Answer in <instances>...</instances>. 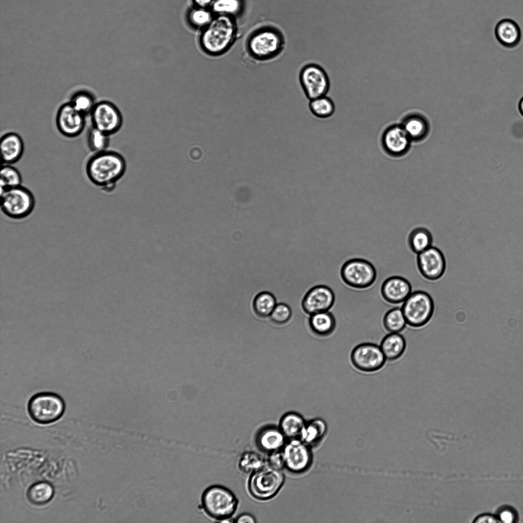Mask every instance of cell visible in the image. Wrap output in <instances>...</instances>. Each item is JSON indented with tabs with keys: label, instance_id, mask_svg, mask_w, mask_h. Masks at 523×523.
<instances>
[{
	"label": "cell",
	"instance_id": "1",
	"mask_svg": "<svg viewBox=\"0 0 523 523\" xmlns=\"http://www.w3.org/2000/svg\"><path fill=\"white\" fill-rule=\"evenodd\" d=\"M126 168V161L120 153L105 150L94 153L88 159L85 173L93 184L105 192H111L124 175Z\"/></svg>",
	"mask_w": 523,
	"mask_h": 523
},
{
	"label": "cell",
	"instance_id": "2",
	"mask_svg": "<svg viewBox=\"0 0 523 523\" xmlns=\"http://www.w3.org/2000/svg\"><path fill=\"white\" fill-rule=\"evenodd\" d=\"M235 18L215 15L210 23L200 31L198 42L206 54L218 56L226 52L237 37Z\"/></svg>",
	"mask_w": 523,
	"mask_h": 523
},
{
	"label": "cell",
	"instance_id": "3",
	"mask_svg": "<svg viewBox=\"0 0 523 523\" xmlns=\"http://www.w3.org/2000/svg\"><path fill=\"white\" fill-rule=\"evenodd\" d=\"M235 494L228 488L214 484L206 487L202 492L199 508L208 519L218 522H233L232 516L239 506Z\"/></svg>",
	"mask_w": 523,
	"mask_h": 523
},
{
	"label": "cell",
	"instance_id": "4",
	"mask_svg": "<svg viewBox=\"0 0 523 523\" xmlns=\"http://www.w3.org/2000/svg\"><path fill=\"white\" fill-rule=\"evenodd\" d=\"M285 475L282 470L266 464L249 476L247 490L251 497L259 501L275 497L283 487Z\"/></svg>",
	"mask_w": 523,
	"mask_h": 523
},
{
	"label": "cell",
	"instance_id": "5",
	"mask_svg": "<svg viewBox=\"0 0 523 523\" xmlns=\"http://www.w3.org/2000/svg\"><path fill=\"white\" fill-rule=\"evenodd\" d=\"M30 417L40 424H49L59 419L64 413L65 402L59 394L40 392L33 395L28 403Z\"/></svg>",
	"mask_w": 523,
	"mask_h": 523
},
{
	"label": "cell",
	"instance_id": "6",
	"mask_svg": "<svg viewBox=\"0 0 523 523\" xmlns=\"http://www.w3.org/2000/svg\"><path fill=\"white\" fill-rule=\"evenodd\" d=\"M0 202L2 212L14 220L27 218L32 213L35 206L33 193L21 185L1 193Z\"/></svg>",
	"mask_w": 523,
	"mask_h": 523
},
{
	"label": "cell",
	"instance_id": "7",
	"mask_svg": "<svg viewBox=\"0 0 523 523\" xmlns=\"http://www.w3.org/2000/svg\"><path fill=\"white\" fill-rule=\"evenodd\" d=\"M284 38L278 30L270 27H264L255 31L249 37L247 50L249 54L259 60L274 57L282 50Z\"/></svg>",
	"mask_w": 523,
	"mask_h": 523
},
{
	"label": "cell",
	"instance_id": "8",
	"mask_svg": "<svg viewBox=\"0 0 523 523\" xmlns=\"http://www.w3.org/2000/svg\"><path fill=\"white\" fill-rule=\"evenodd\" d=\"M340 276L347 286L358 290L371 287L377 277L374 265L369 261L361 258H353L346 261L340 269Z\"/></svg>",
	"mask_w": 523,
	"mask_h": 523
},
{
	"label": "cell",
	"instance_id": "9",
	"mask_svg": "<svg viewBox=\"0 0 523 523\" xmlns=\"http://www.w3.org/2000/svg\"><path fill=\"white\" fill-rule=\"evenodd\" d=\"M407 324L419 328L426 324L434 311V303L432 297L421 290L412 292L402 303L401 307Z\"/></svg>",
	"mask_w": 523,
	"mask_h": 523
},
{
	"label": "cell",
	"instance_id": "10",
	"mask_svg": "<svg viewBox=\"0 0 523 523\" xmlns=\"http://www.w3.org/2000/svg\"><path fill=\"white\" fill-rule=\"evenodd\" d=\"M91 126L109 136L115 134L123 124L122 114L111 102L103 100L97 102L89 114Z\"/></svg>",
	"mask_w": 523,
	"mask_h": 523
},
{
	"label": "cell",
	"instance_id": "11",
	"mask_svg": "<svg viewBox=\"0 0 523 523\" xmlns=\"http://www.w3.org/2000/svg\"><path fill=\"white\" fill-rule=\"evenodd\" d=\"M284 468L293 474L306 471L312 463L311 446L299 438L287 440L282 449Z\"/></svg>",
	"mask_w": 523,
	"mask_h": 523
},
{
	"label": "cell",
	"instance_id": "12",
	"mask_svg": "<svg viewBox=\"0 0 523 523\" xmlns=\"http://www.w3.org/2000/svg\"><path fill=\"white\" fill-rule=\"evenodd\" d=\"M386 359L379 346L372 343H363L354 347L350 353L352 365L364 372H373L381 369Z\"/></svg>",
	"mask_w": 523,
	"mask_h": 523
},
{
	"label": "cell",
	"instance_id": "13",
	"mask_svg": "<svg viewBox=\"0 0 523 523\" xmlns=\"http://www.w3.org/2000/svg\"><path fill=\"white\" fill-rule=\"evenodd\" d=\"M300 82L306 97L310 100L326 96L329 88V81L324 69L311 63L304 66L300 73Z\"/></svg>",
	"mask_w": 523,
	"mask_h": 523
},
{
	"label": "cell",
	"instance_id": "14",
	"mask_svg": "<svg viewBox=\"0 0 523 523\" xmlns=\"http://www.w3.org/2000/svg\"><path fill=\"white\" fill-rule=\"evenodd\" d=\"M55 122L61 134L68 138H74L83 131L86 124L85 116L68 102L63 104L58 108Z\"/></svg>",
	"mask_w": 523,
	"mask_h": 523
},
{
	"label": "cell",
	"instance_id": "15",
	"mask_svg": "<svg viewBox=\"0 0 523 523\" xmlns=\"http://www.w3.org/2000/svg\"><path fill=\"white\" fill-rule=\"evenodd\" d=\"M417 265L423 277L433 281L440 279L444 274L446 262L440 250L432 246L417 254Z\"/></svg>",
	"mask_w": 523,
	"mask_h": 523
},
{
	"label": "cell",
	"instance_id": "16",
	"mask_svg": "<svg viewBox=\"0 0 523 523\" xmlns=\"http://www.w3.org/2000/svg\"><path fill=\"white\" fill-rule=\"evenodd\" d=\"M411 140L400 124L387 127L381 137L382 147L390 156L400 157L410 150Z\"/></svg>",
	"mask_w": 523,
	"mask_h": 523
},
{
	"label": "cell",
	"instance_id": "17",
	"mask_svg": "<svg viewBox=\"0 0 523 523\" xmlns=\"http://www.w3.org/2000/svg\"><path fill=\"white\" fill-rule=\"evenodd\" d=\"M335 294L328 286L323 284L315 286L310 289L304 296L301 305L303 311L310 315L328 311L335 302Z\"/></svg>",
	"mask_w": 523,
	"mask_h": 523
},
{
	"label": "cell",
	"instance_id": "18",
	"mask_svg": "<svg viewBox=\"0 0 523 523\" xmlns=\"http://www.w3.org/2000/svg\"><path fill=\"white\" fill-rule=\"evenodd\" d=\"M410 282L405 278L392 276L386 279L381 287V294L387 302L392 304L403 303L412 293Z\"/></svg>",
	"mask_w": 523,
	"mask_h": 523
},
{
	"label": "cell",
	"instance_id": "19",
	"mask_svg": "<svg viewBox=\"0 0 523 523\" xmlns=\"http://www.w3.org/2000/svg\"><path fill=\"white\" fill-rule=\"evenodd\" d=\"M287 439L278 426L267 425L261 427L256 433L255 443L257 448L267 454L281 450Z\"/></svg>",
	"mask_w": 523,
	"mask_h": 523
},
{
	"label": "cell",
	"instance_id": "20",
	"mask_svg": "<svg viewBox=\"0 0 523 523\" xmlns=\"http://www.w3.org/2000/svg\"><path fill=\"white\" fill-rule=\"evenodd\" d=\"M3 164H13L19 160L24 152V144L20 136L11 132L3 134L0 140Z\"/></svg>",
	"mask_w": 523,
	"mask_h": 523
},
{
	"label": "cell",
	"instance_id": "21",
	"mask_svg": "<svg viewBox=\"0 0 523 523\" xmlns=\"http://www.w3.org/2000/svg\"><path fill=\"white\" fill-rule=\"evenodd\" d=\"M400 124L412 141L423 140L429 132V124L422 114L413 112L408 113L402 118Z\"/></svg>",
	"mask_w": 523,
	"mask_h": 523
},
{
	"label": "cell",
	"instance_id": "22",
	"mask_svg": "<svg viewBox=\"0 0 523 523\" xmlns=\"http://www.w3.org/2000/svg\"><path fill=\"white\" fill-rule=\"evenodd\" d=\"M497 40L506 47H514L521 39V31L519 26L510 19H503L497 22L495 28Z\"/></svg>",
	"mask_w": 523,
	"mask_h": 523
},
{
	"label": "cell",
	"instance_id": "23",
	"mask_svg": "<svg viewBox=\"0 0 523 523\" xmlns=\"http://www.w3.org/2000/svg\"><path fill=\"white\" fill-rule=\"evenodd\" d=\"M386 359L394 361L399 359L406 349V341L399 333H389L382 340L379 345Z\"/></svg>",
	"mask_w": 523,
	"mask_h": 523
},
{
	"label": "cell",
	"instance_id": "24",
	"mask_svg": "<svg viewBox=\"0 0 523 523\" xmlns=\"http://www.w3.org/2000/svg\"><path fill=\"white\" fill-rule=\"evenodd\" d=\"M310 316L308 324L314 334L319 337H325L334 332L336 327V320L331 313L325 311Z\"/></svg>",
	"mask_w": 523,
	"mask_h": 523
},
{
	"label": "cell",
	"instance_id": "25",
	"mask_svg": "<svg viewBox=\"0 0 523 523\" xmlns=\"http://www.w3.org/2000/svg\"><path fill=\"white\" fill-rule=\"evenodd\" d=\"M303 417L295 412H289L280 418L278 426L287 440L299 438L306 423Z\"/></svg>",
	"mask_w": 523,
	"mask_h": 523
},
{
	"label": "cell",
	"instance_id": "26",
	"mask_svg": "<svg viewBox=\"0 0 523 523\" xmlns=\"http://www.w3.org/2000/svg\"><path fill=\"white\" fill-rule=\"evenodd\" d=\"M54 490L53 486L47 482L34 483L28 488L27 498L34 506H41L47 504L53 497Z\"/></svg>",
	"mask_w": 523,
	"mask_h": 523
},
{
	"label": "cell",
	"instance_id": "27",
	"mask_svg": "<svg viewBox=\"0 0 523 523\" xmlns=\"http://www.w3.org/2000/svg\"><path fill=\"white\" fill-rule=\"evenodd\" d=\"M215 16L210 8L192 6L186 11L185 20L192 29L200 31L210 23Z\"/></svg>",
	"mask_w": 523,
	"mask_h": 523
},
{
	"label": "cell",
	"instance_id": "28",
	"mask_svg": "<svg viewBox=\"0 0 523 523\" xmlns=\"http://www.w3.org/2000/svg\"><path fill=\"white\" fill-rule=\"evenodd\" d=\"M433 236L427 228L418 227L413 229L408 236V244L411 250L418 254L431 246Z\"/></svg>",
	"mask_w": 523,
	"mask_h": 523
},
{
	"label": "cell",
	"instance_id": "29",
	"mask_svg": "<svg viewBox=\"0 0 523 523\" xmlns=\"http://www.w3.org/2000/svg\"><path fill=\"white\" fill-rule=\"evenodd\" d=\"M266 464V459L253 451H247L243 453L237 463L239 470L243 474L249 476Z\"/></svg>",
	"mask_w": 523,
	"mask_h": 523
},
{
	"label": "cell",
	"instance_id": "30",
	"mask_svg": "<svg viewBox=\"0 0 523 523\" xmlns=\"http://www.w3.org/2000/svg\"><path fill=\"white\" fill-rule=\"evenodd\" d=\"M277 304L274 295L267 291L258 293L254 298L252 308L254 313L260 318L270 317Z\"/></svg>",
	"mask_w": 523,
	"mask_h": 523
},
{
	"label": "cell",
	"instance_id": "31",
	"mask_svg": "<svg viewBox=\"0 0 523 523\" xmlns=\"http://www.w3.org/2000/svg\"><path fill=\"white\" fill-rule=\"evenodd\" d=\"M383 322L385 328L389 333H400L406 328L407 324L402 311L398 307L388 311Z\"/></svg>",
	"mask_w": 523,
	"mask_h": 523
},
{
	"label": "cell",
	"instance_id": "32",
	"mask_svg": "<svg viewBox=\"0 0 523 523\" xmlns=\"http://www.w3.org/2000/svg\"><path fill=\"white\" fill-rule=\"evenodd\" d=\"M243 8L242 0H213L210 10L215 15H225L235 18Z\"/></svg>",
	"mask_w": 523,
	"mask_h": 523
},
{
	"label": "cell",
	"instance_id": "33",
	"mask_svg": "<svg viewBox=\"0 0 523 523\" xmlns=\"http://www.w3.org/2000/svg\"><path fill=\"white\" fill-rule=\"evenodd\" d=\"M324 432V422L320 419H312L306 422L299 439L311 447L319 440Z\"/></svg>",
	"mask_w": 523,
	"mask_h": 523
},
{
	"label": "cell",
	"instance_id": "34",
	"mask_svg": "<svg viewBox=\"0 0 523 523\" xmlns=\"http://www.w3.org/2000/svg\"><path fill=\"white\" fill-rule=\"evenodd\" d=\"M69 102L76 110L85 116L89 115L97 103L94 97L90 92L84 90L75 93Z\"/></svg>",
	"mask_w": 523,
	"mask_h": 523
},
{
	"label": "cell",
	"instance_id": "35",
	"mask_svg": "<svg viewBox=\"0 0 523 523\" xmlns=\"http://www.w3.org/2000/svg\"><path fill=\"white\" fill-rule=\"evenodd\" d=\"M0 174L1 193L9 188L21 185V175L12 164H3Z\"/></svg>",
	"mask_w": 523,
	"mask_h": 523
},
{
	"label": "cell",
	"instance_id": "36",
	"mask_svg": "<svg viewBox=\"0 0 523 523\" xmlns=\"http://www.w3.org/2000/svg\"><path fill=\"white\" fill-rule=\"evenodd\" d=\"M87 142L89 149L94 153L101 152L107 150L110 136L91 126L87 133Z\"/></svg>",
	"mask_w": 523,
	"mask_h": 523
},
{
	"label": "cell",
	"instance_id": "37",
	"mask_svg": "<svg viewBox=\"0 0 523 523\" xmlns=\"http://www.w3.org/2000/svg\"><path fill=\"white\" fill-rule=\"evenodd\" d=\"M309 108L314 115L323 118L331 116L335 109L332 101L325 96L310 100Z\"/></svg>",
	"mask_w": 523,
	"mask_h": 523
},
{
	"label": "cell",
	"instance_id": "38",
	"mask_svg": "<svg viewBox=\"0 0 523 523\" xmlns=\"http://www.w3.org/2000/svg\"><path fill=\"white\" fill-rule=\"evenodd\" d=\"M292 317V310L286 303L277 304L270 316L272 322L277 325L287 323Z\"/></svg>",
	"mask_w": 523,
	"mask_h": 523
},
{
	"label": "cell",
	"instance_id": "39",
	"mask_svg": "<svg viewBox=\"0 0 523 523\" xmlns=\"http://www.w3.org/2000/svg\"><path fill=\"white\" fill-rule=\"evenodd\" d=\"M267 464L280 470L284 468V461L282 449L276 450L267 454Z\"/></svg>",
	"mask_w": 523,
	"mask_h": 523
},
{
	"label": "cell",
	"instance_id": "40",
	"mask_svg": "<svg viewBox=\"0 0 523 523\" xmlns=\"http://www.w3.org/2000/svg\"><path fill=\"white\" fill-rule=\"evenodd\" d=\"M497 518L500 522L512 523L516 521V515L511 509H504L500 512Z\"/></svg>",
	"mask_w": 523,
	"mask_h": 523
},
{
	"label": "cell",
	"instance_id": "41",
	"mask_svg": "<svg viewBox=\"0 0 523 523\" xmlns=\"http://www.w3.org/2000/svg\"><path fill=\"white\" fill-rule=\"evenodd\" d=\"M474 523H498L500 522L497 517L489 513H484L476 517L473 520Z\"/></svg>",
	"mask_w": 523,
	"mask_h": 523
},
{
	"label": "cell",
	"instance_id": "42",
	"mask_svg": "<svg viewBox=\"0 0 523 523\" xmlns=\"http://www.w3.org/2000/svg\"><path fill=\"white\" fill-rule=\"evenodd\" d=\"M235 523H255L256 518L249 513H243L240 514L233 519Z\"/></svg>",
	"mask_w": 523,
	"mask_h": 523
},
{
	"label": "cell",
	"instance_id": "43",
	"mask_svg": "<svg viewBox=\"0 0 523 523\" xmlns=\"http://www.w3.org/2000/svg\"><path fill=\"white\" fill-rule=\"evenodd\" d=\"M192 6L203 8H210L213 0H191Z\"/></svg>",
	"mask_w": 523,
	"mask_h": 523
},
{
	"label": "cell",
	"instance_id": "44",
	"mask_svg": "<svg viewBox=\"0 0 523 523\" xmlns=\"http://www.w3.org/2000/svg\"><path fill=\"white\" fill-rule=\"evenodd\" d=\"M518 109L521 114L523 116V97L521 98L519 102Z\"/></svg>",
	"mask_w": 523,
	"mask_h": 523
}]
</instances>
